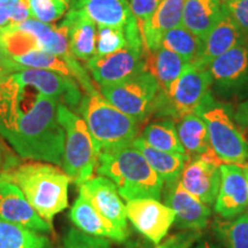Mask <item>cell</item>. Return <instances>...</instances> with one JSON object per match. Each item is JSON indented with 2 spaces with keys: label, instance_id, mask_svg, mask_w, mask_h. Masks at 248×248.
<instances>
[{
  "label": "cell",
  "instance_id": "45",
  "mask_svg": "<svg viewBox=\"0 0 248 248\" xmlns=\"http://www.w3.org/2000/svg\"><path fill=\"white\" fill-rule=\"evenodd\" d=\"M198 248H215V247H210V246H200V247H198Z\"/></svg>",
  "mask_w": 248,
  "mask_h": 248
},
{
  "label": "cell",
  "instance_id": "18",
  "mask_svg": "<svg viewBox=\"0 0 248 248\" xmlns=\"http://www.w3.org/2000/svg\"><path fill=\"white\" fill-rule=\"evenodd\" d=\"M166 204L175 213V224L178 228L200 231L208 224L209 206L185 190L181 181L169 185Z\"/></svg>",
  "mask_w": 248,
  "mask_h": 248
},
{
  "label": "cell",
  "instance_id": "8",
  "mask_svg": "<svg viewBox=\"0 0 248 248\" xmlns=\"http://www.w3.org/2000/svg\"><path fill=\"white\" fill-rule=\"evenodd\" d=\"M159 92V83L145 70L123 82L101 88L102 97L138 123L153 114Z\"/></svg>",
  "mask_w": 248,
  "mask_h": 248
},
{
  "label": "cell",
  "instance_id": "37",
  "mask_svg": "<svg viewBox=\"0 0 248 248\" xmlns=\"http://www.w3.org/2000/svg\"><path fill=\"white\" fill-rule=\"evenodd\" d=\"M222 5L248 38V0H223Z\"/></svg>",
  "mask_w": 248,
  "mask_h": 248
},
{
  "label": "cell",
  "instance_id": "1",
  "mask_svg": "<svg viewBox=\"0 0 248 248\" xmlns=\"http://www.w3.org/2000/svg\"><path fill=\"white\" fill-rule=\"evenodd\" d=\"M6 76L0 84V135L23 159L62 166L64 131L57 99Z\"/></svg>",
  "mask_w": 248,
  "mask_h": 248
},
{
  "label": "cell",
  "instance_id": "29",
  "mask_svg": "<svg viewBox=\"0 0 248 248\" xmlns=\"http://www.w3.org/2000/svg\"><path fill=\"white\" fill-rule=\"evenodd\" d=\"M48 238L23 226L0 219V248H49Z\"/></svg>",
  "mask_w": 248,
  "mask_h": 248
},
{
  "label": "cell",
  "instance_id": "13",
  "mask_svg": "<svg viewBox=\"0 0 248 248\" xmlns=\"http://www.w3.org/2000/svg\"><path fill=\"white\" fill-rule=\"evenodd\" d=\"M214 204L217 214L225 219L243 215L248 208V184L243 166L222 164L221 184Z\"/></svg>",
  "mask_w": 248,
  "mask_h": 248
},
{
  "label": "cell",
  "instance_id": "35",
  "mask_svg": "<svg viewBox=\"0 0 248 248\" xmlns=\"http://www.w3.org/2000/svg\"><path fill=\"white\" fill-rule=\"evenodd\" d=\"M162 1L163 0H129L130 9H131V13L137 21L141 38L152 16Z\"/></svg>",
  "mask_w": 248,
  "mask_h": 248
},
{
  "label": "cell",
  "instance_id": "44",
  "mask_svg": "<svg viewBox=\"0 0 248 248\" xmlns=\"http://www.w3.org/2000/svg\"><path fill=\"white\" fill-rule=\"evenodd\" d=\"M7 76H8V75H7ZM5 77H6V76H4V75H0V84H1L2 79H4V78H5Z\"/></svg>",
  "mask_w": 248,
  "mask_h": 248
},
{
  "label": "cell",
  "instance_id": "2",
  "mask_svg": "<svg viewBox=\"0 0 248 248\" xmlns=\"http://www.w3.org/2000/svg\"><path fill=\"white\" fill-rule=\"evenodd\" d=\"M95 171L109 178L125 201L161 198L163 181L132 142L100 151Z\"/></svg>",
  "mask_w": 248,
  "mask_h": 248
},
{
  "label": "cell",
  "instance_id": "40",
  "mask_svg": "<svg viewBox=\"0 0 248 248\" xmlns=\"http://www.w3.org/2000/svg\"><path fill=\"white\" fill-rule=\"evenodd\" d=\"M233 119L237 124L248 133V99L238 105L233 114Z\"/></svg>",
  "mask_w": 248,
  "mask_h": 248
},
{
  "label": "cell",
  "instance_id": "46",
  "mask_svg": "<svg viewBox=\"0 0 248 248\" xmlns=\"http://www.w3.org/2000/svg\"><path fill=\"white\" fill-rule=\"evenodd\" d=\"M0 163H1V148H0Z\"/></svg>",
  "mask_w": 248,
  "mask_h": 248
},
{
  "label": "cell",
  "instance_id": "28",
  "mask_svg": "<svg viewBox=\"0 0 248 248\" xmlns=\"http://www.w3.org/2000/svg\"><path fill=\"white\" fill-rule=\"evenodd\" d=\"M140 138L152 147L159 151L185 154L179 141L175 121L164 119L148 124L142 131Z\"/></svg>",
  "mask_w": 248,
  "mask_h": 248
},
{
  "label": "cell",
  "instance_id": "4",
  "mask_svg": "<svg viewBox=\"0 0 248 248\" xmlns=\"http://www.w3.org/2000/svg\"><path fill=\"white\" fill-rule=\"evenodd\" d=\"M78 110L99 153L107 148L130 144L137 138V121L113 106L98 91L85 93Z\"/></svg>",
  "mask_w": 248,
  "mask_h": 248
},
{
  "label": "cell",
  "instance_id": "41",
  "mask_svg": "<svg viewBox=\"0 0 248 248\" xmlns=\"http://www.w3.org/2000/svg\"><path fill=\"white\" fill-rule=\"evenodd\" d=\"M14 71L13 61L12 58L7 54L5 51L4 46H2L1 42H0V75L7 76Z\"/></svg>",
  "mask_w": 248,
  "mask_h": 248
},
{
  "label": "cell",
  "instance_id": "33",
  "mask_svg": "<svg viewBox=\"0 0 248 248\" xmlns=\"http://www.w3.org/2000/svg\"><path fill=\"white\" fill-rule=\"evenodd\" d=\"M128 45L124 28L115 27H98L97 26V46H95V55L102 57Z\"/></svg>",
  "mask_w": 248,
  "mask_h": 248
},
{
  "label": "cell",
  "instance_id": "23",
  "mask_svg": "<svg viewBox=\"0 0 248 248\" xmlns=\"http://www.w3.org/2000/svg\"><path fill=\"white\" fill-rule=\"evenodd\" d=\"M71 7L84 13L98 27L124 28L133 17L129 0H75Z\"/></svg>",
  "mask_w": 248,
  "mask_h": 248
},
{
  "label": "cell",
  "instance_id": "21",
  "mask_svg": "<svg viewBox=\"0 0 248 248\" xmlns=\"http://www.w3.org/2000/svg\"><path fill=\"white\" fill-rule=\"evenodd\" d=\"M62 24L68 30L69 52L76 60L88 61L95 55L97 24L78 9L70 7Z\"/></svg>",
  "mask_w": 248,
  "mask_h": 248
},
{
  "label": "cell",
  "instance_id": "20",
  "mask_svg": "<svg viewBox=\"0 0 248 248\" xmlns=\"http://www.w3.org/2000/svg\"><path fill=\"white\" fill-rule=\"evenodd\" d=\"M176 129L187 160L202 159L213 163L223 164L210 145L206 123L198 114H190L183 117L179 120Z\"/></svg>",
  "mask_w": 248,
  "mask_h": 248
},
{
  "label": "cell",
  "instance_id": "15",
  "mask_svg": "<svg viewBox=\"0 0 248 248\" xmlns=\"http://www.w3.org/2000/svg\"><path fill=\"white\" fill-rule=\"evenodd\" d=\"M79 193L84 195L108 221L126 232L128 216L125 204L121 199L115 184L109 178L100 175L91 177L79 185Z\"/></svg>",
  "mask_w": 248,
  "mask_h": 248
},
{
  "label": "cell",
  "instance_id": "32",
  "mask_svg": "<svg viewBox=\"0 0 248 248\" xmlns=\"http://www.w3.org/2000/svg\"><path fill=\"white\" fill-rule=\"evenodd\" d=\"M217 231L226 248H248V214L235 217L231 222L219 223Z\"/></svg>",
  "mask_w": 248,
  "mask_h": 248
},
{
  "label": "cell",
  "instance_id": "9",
  "mask_svg": "<svg viewBox=\"0 0 248 248\" xmlns=\"http://www.w3.org/2000/svg\"><path fill=\"white\" fill-rule=\"evenodd\" d=\"M212 88L224 98L248 94V42L219 55L207 67Z\"/></svg>",
  "mask_w": 248,
  "mask_h": 248
},
{
  "label": "cell",
  "instance_id": "31",
  "mask_svg": "<svg viewBox=\"0 0 248 248\" xmlns=\"http://www.w3.org/2000/svg\"><path fill=\"white\" fill-rule=\"evenodd\" d=\"M0 42L11 58L39 49L35 37L14 24H9L5 29L0 30Z\"/></svg>",
  "mask_w": 248,
  "mask_h": 248
},
{
  "label": "cell",
  "instance_id": "30",
  "mask_svg": "<svg viewBox=\"0 0 248 248\" xmlns=\"http://www.w3.org/2000/svg\"><path fill=\"white\" fill-rule=\"evenodd\" d=\"M201 44L202 39L200 37L181 24L164 33L160 46L175 52L188 63H193L200 53Z\"/></svg>",
  "mask_w": 248,
  "mask_h": 248
},
{
  "label": "cell",
  "instance_id": "17",
  "mask_svg": "<svg viewBox=\"0 0 248 248\" xmlns=\"http://www.w3.org/2000/svg\"><path fill=\"white\" fill-rule=\"evenodd\" d=\"M12 61H13L14 71L22 69V68H33V69L53 71V73L76 79V82L79 83L86 93L97 92L88 73L77 62L75 58H70L66 60L64 58L43 51V49H35L29 53L13 57Z\"/></svg>",
  "mask_w": 248,
  "mask_h": 248
},
{
  "label": "cell",
  "instance_id": "38",
  "mask_svg": "<svg viewBox=\"0 0 248 248\" xmlns=\"http://www.w3.org/2000/svg\"><path fill=\"white\" fill-rule=\"evenodd\" d=\"M0 7L4 8L8 14L11 24H18L31 18L28 0H5L0 2Z\"/></svg>",
  "mask_w": 248,
  "mask_h": 248
},
{
  "label": "cell",
  "instance_id": "19",
  "mask_svg": "<svg viewBox=\"0 0 248 248\" xmlns=\"http://www.w3.org/2000/svg\"><path fill=\"white\" fill-rule=\"evenodd\" d=\"M221 166L202 159L188 160L179 181L185 190L210 206L215 203L219 190Z\"/></svg>",
  "mask_w": 248,
  "mask_h": 248
},
{
  "label": "cell",
  "instance_id": "16",
  "mask_svg": "<svg viewBox=\"0 0 248 248\" xmlns=\"http://www.w3.org/2000/svg\"><path fill=\"white\" fill-rule=\"evenodd\" d=\"M223 6V5H222ZM248 42L238 24L223 8L221 16L202 38L200 53L192 64L207 68L210 62L235 46Z\"/></svg>",
  "mask_w": 248,
  "mask_h": 248
},
{
  "label": "cell",
  "instance_id": "24",
  "mask_svg": "<svg viewBox=\"0 0 248 248\" xmlns=\"http://www.w3.org/2000/svg\"><path fill=\"white\" fill-rule=\"evenodd\" d=\"M186 0H163L145 30L142 36V51L159 47L161 39L167 31L181 26Z\"/></svg>",
  "mask_w": 248,
  "mask_h": 248
},
{
  "label": "cell",
  "instance_id": "42",
  "mask_svg": "<svg viewBox=\"0 0 248 248\" xmlns=\"http://www.w3.org/2000/svg\"><path fill=\"white\" fill-rule=\"evenodd\" d=\"M11 24V20H9L8 14L6 13V11L2 7H0V30L5 29L6 27H8Z\"/></svg>",
  "mask_w": 248,
  "mask_h": 248
},
{
  "label": "cell",
  "instance_id": "14",
  "mask_svg": "<svg viewBox=\"0 0 248 248\" xmlns=\"http://www.w3.org/2000/svg\"><path fill=\"white\" fill-rule=\"evenodd\" d=\"M0 219L36 232H51L52 224L42 218L16 185L0 176Z\"/></svg>",
  "mask_w": 248,
  "mask_h": 248
},
{
  "label": "cell",
  "instance_id": "27",
  "mask_svg": "<svg viewBox=\"0 0 248 248\" xmlns=\"http://www.w3.org/2000/svg\"><path fill=\"white\" fill-rule=\"evenodd\" d=\"M223 0H186L182 24L201 39L221 16Z\"/></svg>",
  "mask_w": 248,
  "mask_h": 248
},
{
  "label": "cell",
  "instance_id": "39",
  "mask_svg": "<svg viewBox=\"0 0 248 248\" xmlns=\"http://www.w3.org/2000/svg\"><path fill=\"white\" fill-rule=\"evenodd\" d=\"M199 237L200 233L198 231L185 230L171 235L164 243L157 245L156 248H190Z\"/></svg>",
  "mask_w": 248,
  "mask_h": 248
},
{
  "label": "cell",
  "instance_id": "43",
  "mask_svg": "<svg viewBox=\"0 0 248 248\" xmlns=\"http://www.w3.org/2000/svg\"><path fill=\"white\" fill-rule=\"evenodd\" d=\"M244 170H245V175H246V178H247V184H248V163L244 164Z\"/></svg>",
  "mask_w": 248,
  "mask_h": 248
},
{
  "label": "cell",
  "instance_id": "47",
  "mask_svg": "<svg viewBox=\"0 0 248 248\" xmlns=\"http://www.w3.org/2000/svg\"><path fill=\"white\" fill-rule=\"evenodd\" d=\"M1 1H5V0H0V2H1Z\"/></svg>",
  "mask_w": 248,
  "mask_h": 248
},
{
  "label": "cell",
  "instance_id": "5",
  "mask_svg": "<svg viewBox=\"0 0 248 248\" xmlns=\"http://www.w3.org/2000/svg\"><path fill=\"white\" fill-rule=\"evenodd\" d=\"M57 116L64 131L62 167L71 182L79 186L91 178L97 169L99 151L84 120L67 105L59 102Z\"/></svg>",
  "mask_w": 248,
  "mask_h": 248
},
{
  "label": "cell",
  "instance_id": "10",
  "mask_svg": "<svg viewBox=\"0 0 248 248\" xmlns=\"http://www.w3.org/2000/svg\"><path fill=\"white\" fill-rule=\"evenodd\" d=\"M86 68L100 88L116 84L144 70V51L128 44L114 53L94 55L86 61Z\"/></svg>",
  "mask_w": 248,
  "mask_h": 248
},
{
  "label": "cell",
  "instance_id": "3",
  "mask_svg": "<svg viewBox=\"0 0 248 248\" xmlns=\"http://www.w3.org/2000/svg\"><path fill=\"white\" fill-rule=\"evenodd\" d=\"M20 188L37 214L51 223L68 207L69 176L52 163L29 162L0 173Z\"/></svg>",
  "mask_w": 248,
  "mask_h": 248
},
{
  "label": "cell",
  "instance_id": "25",
  "mask_svg": "<svg viewBox=\"0 0 248 248\" xmlns=\"http://www.w3.org/2000/svg\"><path fill=\"white\" fill-rule=\"evenodd\" d=\"M187 64L182 57L162 46L144 53V70L156 79L162 92L182 75Z\"/></svg>",
  "mask_w": 248,
  "mask_h": 248
},
{
  "label": "cell",
  "instance_id": "22",
  "mask_svg": "<svg viewBox=\"0 0 248 248\" xmlns=\"http://www.w3.org/2000/svg\"><path fill=\"white\" fill-rule=\"evenodd\" d=\"M69 216L77 229L90 235L108 238L120 243L128 237L125 231L121 230L115 224L108 221L106 217L102 216L82 193H79L74 206L71 207Z\"/></svg>",
  "mask_w": 248,
  "mask_h": 248
},
{
  "label": "cell",
  "instance_id": "34",
  "mask_svg": "<svg viewBox=\"0 0 248 248\" xmlns=\"http://www.w3.org/2000/svg\"><path fill=\"white\" fill-rule=\"evenodd\" d=\"M31 17L44 23H52L62 17L70 0H28Z\"/></svg>",
  "mask_w": 248,
  "mask_h": 248
},
{
  "label": "cell",
  "instance_id": "11",
  "mask_svg": "<svg viewBox=\"0 0 248 248\" xmlns=\"http://www.w3.org/2000/svg\"><path fill=\"white\" fill-rule=\"evenodd\" d=\"M126 216L136 230L155 245L166 237L172 224L175 213L157 199L145 198L126 201Z\"/></svg>",
  "mask_w": 248,
  "mask_h": 248
},
{
  "label": "cell",
  "instance_id": "6",
  "mask_svg": "<svg viewBox=\"0 0 248 248\" xmlns=\"http://www.w3.org/2000/svg\"><path fill=\"white\" fill-rule=\"evenodd\" d=\"M195 114L206 123L210 145L223 163L244 166L248 161V141L238 129L229 106L212 93L204 97Z\"/></svg>",
  "mask_w": 248,
  "mask_h": 248
},
{
  "label": "cell",
  "instance_id": "7",
  "mask_svg": "<svg viewBox=\"0 0 248 248\" xmlns=\"http://www.w3.org/2000/svg\"><path fill=\"white\" fill-rule=\"evenodd\" d=\"M210 88L208 69L188 63L167 91L159 92L153 114L172 121L182 120L197 111Z\"/></svg>",
  "mask_w": 248,
  "mask_h": 248
},
{
  "label": "cell",
  "instance_id": "36",
  "mask_svg": "<svg viewBox=\"0 0 248 248\" xmlns=\"http://www.w3.org/2000/svg\"><path fill=\"white\" fill-rule=\"evenodd\" d=\"M62 248H111V246L104 238L90 235L79 229H71L64 238Z\"/></svg>",
  "mask_w": 248,
  "mask_h": 248
},
{
  "label": "cell",
  "instance_id": "12",
  "mask_svg": "<svg viewBox=\"0 0 248 248\" xmlns=\"http://www.w3.org/2000/svg\"><path fill=\"white\" fill-rule=\"evenodd\" d=\"M9 76L20 84L36 89L42 94L57 99L59 102L63 101L68 107L78 108L82 100L83 95L76 80L53 71L22 68Z\"/></svg>",
  "mask_w": 248,
  "mask_h": 248
},
{
  "label": "cell",
  "instance_id": "26",
  "mask_svg": "<svg viewBox=\"0 0 248 248\" xmlns=\"http://www.w3.org/2000/svg\"><path fill=\"white\" fill-rule=\"evenodd\" d=\"M132 144L141 152L152 169L159 175L163 183L169 186L181 179L183 170L188 161L185 154L159 151L150 146L140 137L136 138Z\"/></svg>",
  "mask_w": 248,
  "mask_h": 248
}]
</instances>
